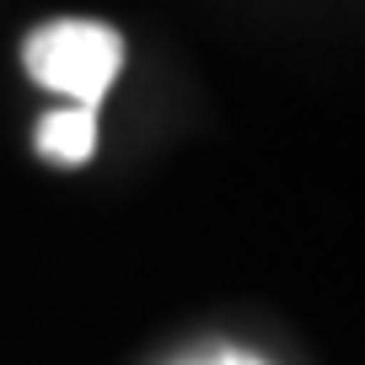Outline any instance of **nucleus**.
I'll use <instances>...</instances> for the list:
<instances>
[{
	"label": "nucleus",
	"mask_w": 365,
	"mask_h": 365,
	"mask_svg": "<svg viewBox=\"0 0 365 365\" xmlns=\"http://www.w3.org/2000/svg\"><path fill=\"white\" fill-rule=\"evenodd\" d=\"M210 365H258V360H237V354H226V360H210Z\"/></svg>",
	"instance_id": "nucleus-3"
},
{
	"label": "nucleus",
	"mask_w": 365,
	"mask_h": 365,
	"mask_svg": "<svg viewBox=\"0 0 365 365\" xmlns=\"http://www.w3.org/2000/svg\"><path fill=\"white\" fill-rule=\"evenodd\" d=\"M22 65L38 86L70 97L76 108H91L108 97V86L118 81V65H124V38L103 22H81V16H65V22H43L33 38L22 43Z\"/></svg>",
	"instance_id": "nucleus-1"
},
{
	"label": "nucleus",
	"mask_w": 365,
	"mask_h": 365,
	"mask_svg": "<svg viewBox=\"0 0 365 365\" xmlns=\"http://www.w3.org/2000/svg\"><path fill=\"white\" fill-rule=\"evenodd\" d=\"M38 150L65 161V167L86 161L91 150H97V113H91V108H59V113H48L43 124H38Z\"/></svg>",
	"instance_id": "nucleus-2"
}]
</instances>
